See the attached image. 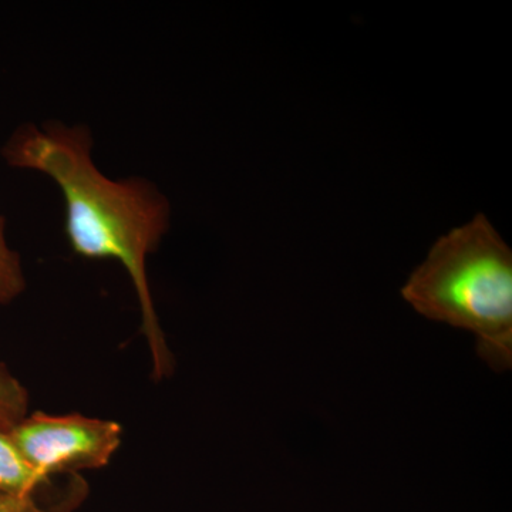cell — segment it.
<instances>
[{
    "label": "cell",
    "mask_w": 512,
    "mask_h": 512,
    "mask_svg": "<svg viewBox=\"0 0 512 512\" xmlns=\"http://www.w3.org/2000/svg\"><path fill=\"white\" fill-rule=\"evenodd\" d=\"M93 140L83 127L46 123L23 126L3 147L10 167L37 171L55 181L66 205V237L74 254L113 259L126 269L141 311V332L156 382L173 375L174 357L158 320L147 276V258L170 225V205L141 178L111 180L92 158Z\"/></svg>",
    "instance_id": "6da1fadb"
},
{
    "label": "cell",
    "mask_w": 512,
    "mask_h": 512,
    "mask_svg": "<svg viewBox=\"0 0 512 512\" xmlns=\"http://www.w3.org/2000/svg\"><path fill=\"white\" fill-rule=\"evenodd\" d=\"M424 318L473 333L494 372L512 366V252L483 214L437 239L403 286Z\"/></svg>",
    "instance_id": "7a4b0ae2"
},
{
    "label": "cell",
    "mask_w": 512,
    "mask_h": 512,
    "mask_svg": "<svg viewBox=\"0 0 512 512\" xmlns=\"http://www.w3.org/2000/svg\"><path fill=\"white\" fill-rule=\"evenodd\" d=\"M26 460L50 480L56 474H80L106 467L123 441L113 420L83 414L36 412L9 431Z\"/></svg>",
    "instance_id": "3957f363"
},
{
    "label": "cell",
    "mask_w": 512,
    "mask_h": 512,
    "mask_svg": "<svg viewBox=\"0 0 512 512\" xmlns=\"http://www.w3.org/2000/svg\"><path fill=\"white\" fill-rule=\"evenodd\" d=\"M90 487L82 474H69L66 483L45 501L37 493L28 495L0 493V512H79L89 498Z\"/></svg>",
    "instance_id": "277c9868"
},
{
    "label": "cell",
    "mask_w": 512,
    "mask_h": 512,
    "mask_svg": "<svg viewBox=\"0 0 512 512\" xmlns=\"http://www.w3.org/2000/svg\"><path fill=\"white\" fill-rule=\"evenodd\" d=\"M47 484L50 480L26 460L9 431L0 430V493L35 494Z\"/></svg>",
    "instance_id": "5b68a950"
},
{
    "label": "cell",
    "mask_w": 512,
    "mask_h": 512,
    "mask_svg": "<svg viewBox=\"0 0 512 512\" xmlns=\"http://www.w3.org/2000/svg\"><path fill=\"white\" fill-rule=\"evenodd\" d=\"M28 406V390L0 363V430L10 431L25 419Z\"/></svg>",
    "instance_id": "8992f818"
},
{
    "label": "cell",
    "mask_w": 512,
    "mask_h": 512,
    "mask_svg": "<svg viewBox=\"0 0 512 512\" xmlns=\"http://www.w3.org/2000/svg\"><path fill=\"white\" fill-rule=\"evenodd\" d=\"M26 288L19 255L9 248L5 235V218L0 215V303H10Z\"/></svg>",
    "instance_id": "52a82bcc"
}]
</instances>
